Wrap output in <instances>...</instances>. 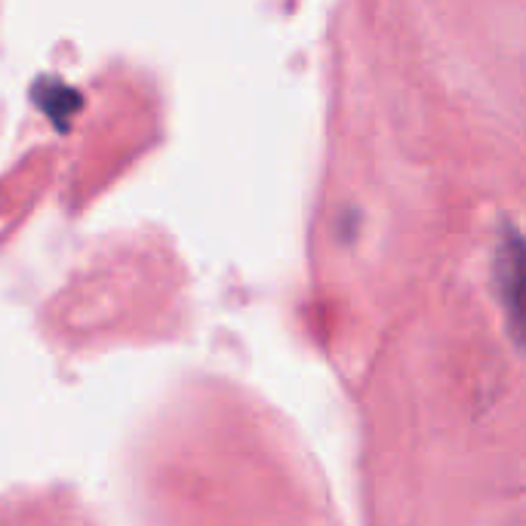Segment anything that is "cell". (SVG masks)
Listing matches in <instances>:
<instances>
[{
	"label": "cell",
	"instance_id": "obj_1",
	"mask_svg": "<svg viewBox=\"0 0 526 526\" xmlns=\"http://www.w3.org/2000/svg\"><path fill=\"white\" fill-rule=\"evenodd\" d=\"M34 99L40 102V108H44L56 124L59 120H68L74 111H77V105H80V99H77V93L74 90H68L65 84H59V80H50V90L40 84L37 90H34Z\"/></svg>",
	"mask_w": 526,
	"mask_h": 526
}]
</instances>
